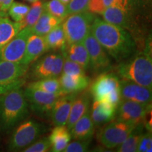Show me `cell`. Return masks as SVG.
<instances>
[{"label": "cell", "instance_id": "19", "mask_svg": "<svg viewBox=\"0 0 152 152\" xmlns=\"http://www.w3.org/2000/svg\"><path fill=\"white\" fill-rule=\"evenodd\" d=\"M70 130L72 138L75 140H90L95 130V125L90 116V110L80 118Z\"/></svg>", "mask_w": 152, "mask_h": 152}, {"label": "cell", "instance_id": "21", "mask_svg": "<svg viewBox=\"0 0 152 152\" xmlns=\"http://www.w3.org/2000/svg\"><path fill=\"white\" fill-rule=\"evenodd\" d=\"M90 100L88 93L86 92L80 94L77 93L72 104L69 116L66 125L68 130H71L77 120L90 110Z\"/></svg>", "mask_w": 152, "mask_h": 152}, {"label": "cell", "instance_id": "1", "mask_svg": "<svg viewBox=\"0 0 152 152\" xmlns=\"http://www.w3.org/2000/svg\"><path fill=\"white\" fill-rule=\"evenodd\" d=\"M91 33L108 54L121 62L135 54L137 44L132 35L124 28L95 17Z\"/></svg>", "mask_w": 152, "mask_h": 152}, {"label": "cell", "instance_id": "33", "mask_svg": "<svg viewBox=\"0 0 152 152\" xmlns=\"http://www.w3.org/2000/svg\"><path fill=\"white\" fill-rule=\"evenodd\" d=\"M51 148V143L49 137H43L31 144L23 151L25 152H46Z\"/></svg>", "mask_w": 152, "mask_h": 152}, {"label": "cell", "instance_id": "7", "mask_svg": "<svg viewBox=\"0 0 152 152\" xmlns=\"http://www.w3.org/2000/svg\"><path fill=\"white\" fill-rule=\"evenodd\" d=\"M29 65L0 61V94L23 86Z\"/></svg>", "mask_w": 152, "mask_h": 152}, {"label": "cell", "instance_id": "40", "mask_svg": "<svg viewBox=\"0 0 152 152\" xmlns=\"http://www.w3.org/2000/svg\"><path fill=\"white\" fill-rule=\"evenodd\" d=\"M26 1H29V2L33 3V2H35V1H38V0H26Z\"/></svg>", "mask_w": 152, "mask_h": 152}, {"label": "cell", "instance_id": "16", "mask_svg": "<svg viewBox=\"0 0 152 152\" xmlns=\"http://www.w3.org/2000/svg\"><path fill=\"white\" fill-rule=\"evenodd\" d=\"M47 47L44 36L31 33L28 38L26 51L21 64L29 65L47 52Z\"/></svg>", "mask_w": 152, "mask_h": 152}, {"label": "cell", "instance_id": "17", "mask_svg": "<svg viewBox=\"0 0 152 152\" xmlns=\"http://www.w3.org/2000/svg\"><path fill=\"white\" fill-rule=\"evenodd\" d=\"M116 109L107 102L94 101L90 111V116L95 126H100L115 119Z\"/></svg>", "mask_w": 152, "mask_h": 152}, {"label": "cell", "instance_id": "12", "mask_svg": "<svg viewBox=\"0 0 152 152\" xmlns=\"http://www.w3.org/2000/svg\"><path fill=\"white\" fill-rule=\"evenodd\" d=\"M84 45L90 57V66L96 74L109 71L111 67L109 55L101 46L91 32L82 42Z\"/></svg>", "mask_w": 152, "mask_h": 152}, {"label": "cell", "instance_id": "2", "mask_svg": "<svg viewBox=\"0 0 152 152\" xmlns=\"http://www.w3.org/2000/svg\"><path fill=\"white\" fill-rule=\"evenodd\" d=\"M28 115L29 106L21 87L0 94V132H10Z\"/></svg>", "mask_w": 152, "mask_h": 152}, {"label": "cell", "instance_id": "22", "mask_svg": "<svg viewBox=\"0 0 152 152\" xmlns=\"http://www.w3.org/2000/svg\"><path fill=\"white\" fill-rule=\"evenodd\" d=\"M58 79L63 92L66 94L83 92L90 83V79L86 75H61Z\"/></svg>", "mask_w": 152, "mask_h": 152}, {"label": "cell", "instance_id": "13", "mask_svg": "<svg viewBox=\"0 0 152 152\" xmlns=\"http://www.w3.org/2000/svg\"><path fill=\"white\" fill-rule=\"evenodd\" d=\"M30 34L31 30L29 27L20 30L7 45L0 49V61L20 63Z\"/></svg>", "mask_w": 152, "mask_h": 152}, {"label": "cell", "instance_id": "23", "mask_svg": "<svg viewBox=\"0 0 152 152\" xmlns=\"http://www.w3.org/2000/svg\"><path fill=\"white\" fill-rule=\"evenodd\" d=\"M71 139V132L66 125H56L49 137L51 143L50 151L54 152L64 151Z\"/></svg>", "mask_w": 152, "mask_h": 152}, {"label": "cell", "instance_id": "30", "mask_svg": "<svg viewBox=\"0 0 152 152\" xmlns=\"http://www.w3.org/2000/svg\"><path fill=\"white\" fill-rule=\"evenodd\" d=\"M45 10L57 18L64 20L68 16L67 7L59 0H50L45 4Z\"/></svg>", "mask_w": 152, "mask_h": 152}, {"label": "cell", "instance_id": "18", "mask_svg": "<svg viewBox=\"0 0 152 152\" xmlns=\"http://www.w3.org/2000/svg\"><path fill=\"white\" fill-rule=\"evenodd\" d=\"M63 57L81 65L85 70L90 67V57L83 43H66L61 49Z\"/></svg>", "mask_w": 152, "mask_h": 152}, {"label": "cell", "instance_id": "27", "mask_svg": "<svg viewBox=\"0 0 152 152\" xmlns=\"http://www.w3.org/2000/svg\"><path fill=\"white\" fill-rule=\"evenodd\" d=\"M44 37L48 51H56L61 49L66 42L62 23L53 28Z\"/></svg>", "mask_w": 152, "mask_h": 152}, {"label": "cell", "instance_id": "24", "mask_svg": "<svg viewBox=\"0 0 152 152\" xmlns=\"http://www.w3.org/2000/svg\"><path fill=\"white\" fill-rule=\"evenodd\" d=\"M63 19L50 14L47 11H44L37 21L30 28L31 33L45 36L51 31L53 28L56 27L63 22Z\"/></svg>", "mask_w": 152, "mask_h": 152}, {"label": "cell", "instance_id": "28", "mask_svg": "<svg viewBox=\"0 0 152 152\" xmlns=\"http://www.w3.org/2000/svg\"><path fill=\"white\" fill-rule=\"evenodd\" d=\"M27 87L49 93H65L63 92L59 79L58 77L37 80L33 83H29Z\"/></svg>", "mask_w": 152, "mask_h": 152}, {"label": "cell", "instance_id": "15", "mask_svg": "<svg viewBox=\"0 0 152 152\" xmlns=\"http://www.w3.org/2000/svg\"><path fill=\"white\" fill-rule=\"evenodd\" d=\"M77 94L71 93L64 94L56 101L50 115L53 124L55 126L66 125L72 104Z\"/></svg>", "mask_w": 152, "mask_h": 152}, {"label": "cell", "instance_id": "35", "mask_svg": "<svg viewBox=\"0 0 152 152\" xmlns=\"http://www.w3.org/2000/svg\"><path fill=\"white\" fill-rule=\"evenodd\" d=\"M90 140H76L71 143H68L67 147L64 150L65 152H85L89 149L90 144Z\"/></svg>", "mask_w": 152, "mask_h": 152}, {"label": "cell", "instance_id": "38", "mask_svg": "<svg viewBox=\"0 0 152 152\" xmlns=\"http://www.w3.org/2000/svg\"><path fill=\"white\" fill-rule=\"evenodd\" d=\"M13 2L14 0H0V13L6 15V12Z\"/></svg>", "mask_w": 152, "mask_h": 152}, {"label": "cell", "instance_id": "41", "mask_svg": "<svg viewBox=\"0 0 152 152\" xmlns=\"http://www.w3.org/2000/svg\"><path fill=\"white\" fill-rule=\"evenodd\" d=\"M6 15H4V14H1V13H0V17H2V16H5Z\"/></svg>", "mask_w": 152, "mask_h": 152}, {"label": "cell", "instance_id": "36", "mask_svg": "<svg viewBox=\"0 0 152 152\" xmlns=\"http://www.w3.org/2000/svg\"><path fill=\"white\" fill-rule=\"evenodd\" d=\"M138 152H151L152 151V136L151 132L147 131L143 133L137 145Z\"/></svg>", "mask_w": 152, "mask_h": 152}, {"label": "cell", "instance_id": "31", "mask_svg": "<svg viewBox=\"0 0 152 152\" xmlns=\"http://www.w3.org/2000/svg\"><path fill=\"white\" fill-rule=\"evenodd\" d=\"M30 7L24 4L13 2L8 9L9 15L15 22H21L28 12Z\"/></svg>", "mask_w": 152, "mask_h": 152}, {"label": "cell", "instance_id": "34", "mask_svg": "<svg viewBox=\"0 0 152 152\" xmlns=\"http://www.w3.org/2000/svg\"><path fill=\"white\" fill-rule=\"evenodd\" d=\"M89 1L90 0H71L66 6L68 15L88 11Z\"/></svg>", "mask_w": 152, "mask_h": 152}, {"label": "cell", "instance_id": "5", "mask_svg": "<svg viewBox=\"0 0 152 152\" xmlns=\"http://www.w3.org/2000/svg\"><path fill=\"white\" fill-rule=\"evenodd\" d=\"M47 131L46 126L33 119L20 123L14 129L9 142V149L20 151L38 140Z\"/></svg>", "mask_w": 152, "mask_h": 152}, {"label": "cell", "instance_id": "20", "mask_svg": "<svg viewBox=\"0 0 152 152\" xmlns=\"http://www.w3.org/2000/svg\"><path fill=\"white\" fill-rule=\"evenodd\" d=\"M105 21L119 27L129 29L132 25L130 11L117 7H109L101 14Z\"/></svg>", "mask_w": 152, "mask_h": 152}, {"label": "cell", "instance_id": "32", "mask_svg": "<svg viewBox=\"0 0 152 152\" xmlns=\"http://www.w3.org/2000/svg\"><path fill=\"white\" fill-rule=\"evenodd\" d=\"M64 58L63 63L62 72L61 75H86L84 68L77 63L68 59L67 58Z\"/></svg>", "mask_w": 152, "mask_h": 152}, {"label": "cell", "instance_id": "37", "mask_svg": "<svg viewBox=\"0 0 152 152\" xmlns=\"http://www.w3.org/2000/svg\"><path fill=\"white\" fill-rule=\"evenodd\" d=\"M101 1L105 9L109 7H117L130 11L132 8L131 0H101Z\"/></svg>", "mask_w": 152, "mask_h": 152}, {"label": "cell", "instance_id": "39", "mask_svg": "<svg viewBox=\"0 0 152 152\" xmlns=\"http://www.w3.org/2000/svg\"><path fill=\"white\" fill-rule=\"evenodd\" d=\"M59 1H61V2H62L63 4H64L67 6V4L70 2V1H71V0H59Z\"/></svg>", "mask_w": 152, "mask_h": 152}, {"label": "cell", "instance_id": "14", "mask_svg": "<svg viewBox=\"0 0 152 152\" xmlns=\"http://www.w3.org/2000/svg\"><path fill=\"white\" fill-rule=\"evenodd\" d=\"M120 91L122 99L134 101L140 103L151 104V89L134 82L120 79Z\"/></svg>", "mask_w": 152, "mask_h": 152}, {"label": "cell", "instance_id": "10", "mask_svg": "<svg viewBox=\"0 0 152 152\" xmlns=\"http://www.w3.org/2000/svg\"><path fill=\"white\" fill-rule=\"evenodd\" d=\"M30 68V75L35 80L58 77L62 72L64 58L61 54H48L40 56Z\"/></svg>", "mask_w": 152, "mask_h": 152}, {"label": "cell", "instance_id": "9", "mask_svg": "<svg viewBox=\"0 0 152 152\" xmlns=\"http://www.w3.org/2000/svg\"><path fill=\"white\" fill-rule=\"evenodd\" d=\"M23 91L29 109L41 117H50L56 101L61 96L66 94V93H49L30 87H26Z\"/></svg>", "mask_w": 152, "mask_h": 152}, {"label": "cell", "instance_id": "8", "mask_svg": "<svg viewBox=\"0 0 152 152\" xmlns=\"http://www.w3.org/2000/svg\"><path fill=\"white\" fill-rule=\"evenodd\" d=\"M134 126L135 125L114 119L99 129L96 137L104 147L114 149L124 142Z\"/></svg>", "mask_w": 152, "mask_h": 152}, {"label": "cell", "instance_id": "3", "mask_svg": "<svg viewBox=\"0 0 152 152\" xmlns=\"http://www.w3.org/2000/svg\"><path fill=\"white\" fill-rule=\"evenodd\" d=\"M120 79L132 81L142 86L152 87V60L149 53L142 51L122 61L115 68Z\"/></svg>", "mask_w": 152, "mask_h": 152}, {"label": "cell", "instance_id": "26", "mask_svg": "<svg viewBox=\"0 0 152 152\" xmlns=\"http://www.w3.org/2000/svg\"><path fill=\"white\" fill-rule=\"evenodd\" d=\"M145 130L144 124L137 125L124 142L117 147L118 152H136L140 138Z\"/></svg>", "mask_w": 152, "mask_h": 152}, {"label": "cell", "instance_id": "4", "mask_svg": "<svg viewBox=\"0 0 152 152\" xmlns=\"http://www.w3.org/2000/svg\"><path fill=\"white\" fill-rule=\"evenodd\" d=\"M94 101L107 102L117 108L121 100L120 78L115 73H100L90 86Z\"/></svg>", "mask_w": 152, "mask_h": 152}, {"label": "cell", "instance_id": "29", "mask_svg": "<svg viewBox=\"0 0 152 152\" xmlns=\"http://www.w3.org/2000/svg\"><path fill=\"white\" fill-rule=\"evenodd\" d=\"M44 11H45V4H43L39 0L33 2L26 17L21 21L23 28H31L32 26H33Z\"/></svg>", "mask_w": 152, "mask_h": 152}, {"label": "cell", "instance_id": "25", "mask_svg": "<svg viewBox=\"0 0 152 152\" xmlns=\"http://www.w3.org/2000/svg\"><path fill=\"white\" fill-rule=\"evenodd\" d=\"M23 28L21 22H15L5 16L0 17V49Z\"/></svg>", "mask_w": 152, "mask_h": 152}, {"label": "cell", "instance_id": "11", "mask_svg": "<svg viewBox=\"0 0 152 152\" xmlns=\"http://www.w3.org/2000/svg\"><path fill=\"white\" fill-rule=\"evenodd\" d=\"M150 111L151 104H145L121 99L117 106L115 119L134 125L144 124Z\"/></svg>", "mask_w": 152, "mask_h": 152}, {"label": "cell", "instance_id": "6", "mask_svg": "<svg viewBox=\"0 0 152 152\" xmlns=\"http://www.w3.org/2000/svg\"><path fill=\"white\" fill-rule=\"evenodd\" d=\"M94 18V14L89 11L70 14L62 23L66 43L83 42L90 33Z\"/></svg>", "mask_w": 152, "mask_h": 152}]
</instances>
